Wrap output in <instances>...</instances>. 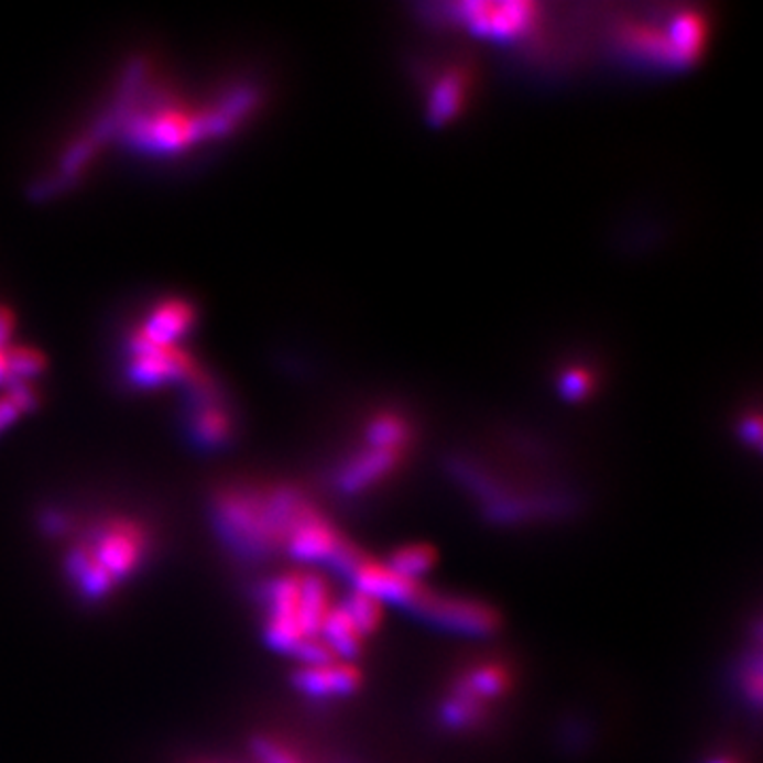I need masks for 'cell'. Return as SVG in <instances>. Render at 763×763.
Here are the masks:
<instances>
[{"mask_svg": "<svg viewBox=\"0 0 763 763\" xmlns=\"http://www.w3.org/2000/svg\"><path fill=\"white\" fill-rule=\"evenodd\" d=\"M341 609L346 611L350 622L355 623V628L361 632V636L373 632L382 618V602H378L368 593H352L350 598L344 600Z\"/></svg>", "mask_w": 763, "mask_h": 763, "instance_id": "17", "label": "cell"}, {"mask_svg": "<svg viewBox=\"0 0 763 763\" xmlns=\"http://www.w3.org/2000/svg\"><path fill=\"white\" fill-rule=\"evenodd\" d=\"M39 405V389H20L0 395V435L20 423Z\"/></svg>", "mask_w": 763, "mask_h": 763, "instance_id": "18", "label": "cell"}, {"mask_svg": "<svg viewBox=\"0 0 763 763\" xmlns=\"http://www.w3.org/2000/svg\"><path fill=\"white\" fill-rule=\"evenodd\" d=\"M350 575L357 584V592L368 593L378 602L391 600L396 604L418 607L424 598V592L418 588L416 581H410V579L396 575L391 566L371 565V563L357 560Z\"/></svg>", "mask_w": 763, "mask_h": 763, "instance_id": "9", "label": "cell"}, {"mask_svg": "<svg viewBox=\"0 0 763 763\" xmlns=\"http://www.w3.org/2000/svg\"><path fill=\"white\" fill-rule=\"evenodd\" d=\"M185 426L187 439L201 453H221L236 437V414L221 391V384L210 375H201L185 393Z\"/></svg>", "mask_w": 763, "mask_h": 763, "instance_id": "5", "label": "cell"}, {"mask_svg": "<svg viewBox=\"0 0 763 763\" xmlns=\"http://www.w3.org/2000/svg\"><path fill=\"white\" fill-rule=\"evenodd\" d=\"M268 602V622H265V641L272 650L293 653L306 639L297 622V602H299V577L284 575L276 577L265 588Z\"/></svg>", "mask_w": 763, "mask_h": 763, "instance_id": "8", "label": "cell"}, {"mask_svg": "<svg viewBox=\"0 0 763 763\" xmlns=\"http://www.w3.org/2000/svg\"><path fill=\"white\" fill-rule=\"evenodd\" d=\"M320 639L325 641V645L329 650L334 651L336 657H352V655H357L363 636L355 628V623L350 622L346 611L338 607V609L329 611L327 620L323 623V630H320Z\"/></svg>", "mask_w": 763, "mask_h": 763, "instance_id": "16", "label": "cell"}, {"mask_svg": "<svg viewBox=\"0 0 763 763\" xmlns=\"http://www.w3.org/2000/svg\"><path fill=\"white\" fill-rule=\"evenodd\" d=\"M469 87V77L460 68H450L442 73L428 89V117L435 121H448L465 102Z\"/></svg>", "mask_w": 763, "mask_h": 763, "instance_id": "14", "label": "cell"}, {"mask_svg": "<svg viewBox=\"0 0 763 763\" xmlns=\"http://www.w3.org/2000/svg\"><path fill=\"white\" fill-rule=\"evenodd\" d=\"M295 687L312 698L348 696L359 685V673L350 664L331 662L325 666H302L293 675Z\"/></svg>", "mask_w": 763, "mask_h": 763, "instance_id": "12", "label": "cell"}, {"mask_svg": "<svg viewBox=\"0 0 763 763\" xmlns=\"http://www.w3.org/2000/svg\"><path fill=\"white\" fill-rule=\"evenodd\" d=\"M196 325V310L181 297L157 302L126 338V378L139 391L183 386V393L201 373L187 350Z\"/></svg>", "mask_w": 763, "mask_h": 763, "instance_id": "2", "label": "cell"}, {"mask_svg": "<svg viewBox=\"0 0 763 763\" xmlns=\"http://www.w3.org/2000/svg\"><path fill=\"white\" fill-rule=\"evenodd\" d=\"M149 549L151 538L139 522L107 517L68 545L62 566L66 579L85 602L100 604L141 570Z\"/></svg>", "mask_w": 763, "mask_h": 763, "instance_id": "3", "label": "cell"}, {"mask_svg": "<svg viewBox=\"0 0 763 763\" xmlns=\"http://www.w3.org/2000/svg\"><path fill=\"white\" fill-rule=\"evenodd\" d=\"M446 20L462 24L476 34L509 39L533 29L537 7L531 2H465L448 7Z\"/></svg>", "mask_w": 763, "mask_h": 763, "instance_id": "6", "label": "cell"}, {"mask_svg": "<svg viewBox=\"0 0 763 763\" xmlns=\"http://www.w3.org/2000/svg\"><path fill=\"white\" fill-rule=\"evenodd\" d=\"M314 513L293 488L226 486L208 505L219 541L240 560H265L286 547L293 531Z\"/></svg>", "mask_w": 763, "mask_h": 763, "instance_id": "1", "label": "cell"}, {"mask_svg": "<svg viewBox=\"0 0 763 763\" xmlns=\"http://www.w3.org/2000/svg\"><path fill=\"white\" fill-rule=\"evenodd\" d=\"M39 528L45 537L64 538L73 531V517L62 509H47L39 515Z\"/></svg>", "mask_w": 763, "mask_h": 763, "instance_id": "21", "label": "cell"}, {"mask_svg": "<svg viewBox=\"0 0 763 763\" xmlns=\"http://www.w3.org/2000/svg\"><path fill=\"white\" fill-rule=\"evenodd\" d=\"M407 437L410 428L396 414L375 416L366 433V448L341 467L339 488L361 492L389 476L403 456Z\"/></svg>", "mask_w": 763, "mask_h": 763, "instance_id": "4", "label": "cell"}, {"mask_svg": "<svg viewBox=\"0 0 763 763\" xmlns=\"http://www.w3.org/2000/svg\"><path fill=\"white\" fill-rule=\"evenodd\" d=\"M45 371V359L24 341H18L15 316L0 306V395L39 389L36 382Z\"/></svg>", "mask_w": 763, "mask_h": 763, "instance_id": "7", "label": "cell"}, {"mask_svg": "<svg viewBox=\"0 0 763 763\" xmlns=\"http://www.w3.org/2000/svg\"><path fill=\"white\" fill-rule=\"evenodd\" d=\"M508 683L509 678L505 668H501L497 664H486V666L473 668L467 677L460 680V685L456 689V696H460L465 700H471L473 705L481 707L483 700L501 696L508 689Z\"/></svg>", "mask_w": 763, "mask_h": 763, "instance_id": "15", "label": "cell"}, {"mask_svg": "<svg viewBox=\"0 0 763 763\" xmlns=\"http://www.w3.org/2000/svg\"><path fill=\"white\" fill-rule=\"evenodd\" d=\"M416 609H424L433 622L442 623L444 628H454L469 634H486L494 628V615L486 607L471 600L424 596Z\"/></svg>", "mask_w": 763, "mask_h": 763, "instance_id": "11", "label": "cell"}, {"mask_svg": "<svg viewBox=\"0 0 763 763\" xmlns=\"http://www.w3.org/2000/svg\"><path fill=\"white\" fill-rule=\"evenodd\" d=\"M710 763H732V762H728V760H715V762H710Z\"/></svg>", "mask_w": 763, "mask_h": 763, "instance_id": "22", "label": "cell"}, {"mask_svg": "<svg viewBox=\"0 0 763 763\" xmlns=\"http://www.w3.org/2000/svg\"><path fill=\"white\" fill-rule=\"evenodd\" d=\"M339 547L338 533L314 511L293 531L284 552L299 563H331Z\"/></svg>", "mask_w": 763, "mask_h": 763, "instance_id": "10", "label": "cell"}, {"mask_svg": "<svg viewBox=\"0 0 763 763\" xmlns=\"http://www.w3.org/2000/svg\"><path fill=\"white\" fill-rule=\"evenodd\" d=\"M334 607L329 604V592L320 577L316 575H302L299 577V602H297V622L302 628L304 639H318L323 623L327 620L329 611Z\"/></svg>", "mask_w": 763, "mask_h": 763, "instance_id": "13", "label": "cell"}, {"mask_svg": "<svg viewBox=\"0 0 763 763\" xmlns=\"http://www.w3.org/2000/svg\"><path fill=\"white\" fill-rule=\"evenodd\" d=\"M253 753L261 763H302L295 753L270 738H254Z\"/></svg>", "mask_w": 763, "mask_h": 763, "instance_id": "20", "label": "cell"}, {"mask_svg": "<svg viewBox=\"0 0 763 763\" xmlns=\"http://www.w3.org/2000/svg\"><path fill=\"white\" fill-rule=\"evenodd\" d=\"M435 563V556L428 547L424 545H407L403 549H399L393 560H391V568L395 570L396 575L410 579V581H416L418 577H423L424 573L433 566Z\"/></svg>", "mask_w": 763, "mask_h": 763, "instance_id": "19", "label": "cell"}]
</instances>
